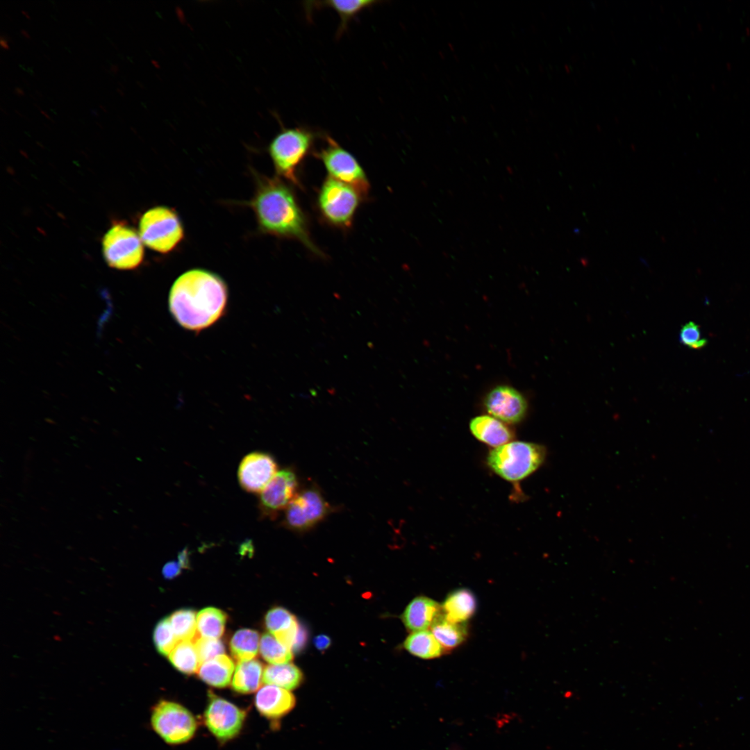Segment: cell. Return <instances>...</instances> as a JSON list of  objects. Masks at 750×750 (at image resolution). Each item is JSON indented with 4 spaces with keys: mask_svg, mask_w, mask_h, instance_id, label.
<instances>
[{
    "mask_svg": "<svg viewBox=\"0 0 750 750\" xmlns=\"http://www.w3.org/2000/svg\"><path fill=\"white\" fill-rule=\"evenodd\" d=\"M20 32L24 37L30 38V35L24 29H20Z\"/></svg>",
    "mask_w": 750,
    "mask_h": 750,
    "instance_id": "b9f144b4",
    "label": "cell"
},
{
    "mask_svg": "<svg viewBox=\"0 0 750 750\" xmlns=\"http://www.w3.org/2000/svg\"><path fill=\"white\" fill-rule=\"evenodd\" d=\"M33 105H34V106H35V107H37V108H38V109H40V106H38V104H36V103H33Z\"/></svg>",
    "mask_w": 750,
    "mask_h": 750,
    "instance_id": "11a10c76",
    "label": "cell"
},
{
    "mask_svg": "<svg viewBox=\"0 0 750 750\" xmlns=\"http://www.w3.org/2000/svg\"><path fill=\"white\" fill-rule=\"evenodd\" d=\"M139 235L143 244L149 249L167 253L183 240L184 228L174 210L166 206H156L141 217Z\"/></svg>",
    "mask_w": 750,
    "mask_h": 750,
    "instance_id": "5b68a950",
    "label": "cell"
},
{
    "mask_svg": "<svg viewBox=\"0 0 750 750\" xmlns=\"http://www.w3.org/2000/svg\"><path fill=\"white\" fill-rule=\"evenodd\" d=\"M246 716L243 709L209 692L203 719L206 726L218 740L227 742L235 738L243 727Z\"/></svg>",
    "mask_w": 750,
    "mask_h": 750,
    "instance_id": "30bf717a",
    "label": "cell"
},
{
    "mask_svg": "<svg viewBox=\"0 0 750 750\" xmlns=\"http://www.w3.org/2000/svg\"><path fill=\"white\" fill-rule=\"evenodd\" d=\"M303 679L301 670L292 663L269 665L264 668L262 681L288 690L299 686Z\"/></svg>",
    "mask_w": 750,
    "mask_h": 750,
    "instance_id": "cb8c5ba5",
    "label": "cell"
},
{
    "mask_svg": "<svg viewBox=\"0 0 750 750\" xmlns=\"http://www.w3.org/2000/svg\"><path fill=\"white\" fill-rule=\"evenodd\" d=\"M512 714L513 713L499 714L495 718L497 727L501 728L505 724L508 723L510 719L512 720L515 716V715H512Z\"/></svg>",
    "mask_w": 750,
    "mask_h": 750,
    "instance_id": "d590c367",
    "label": "cell"
},
{
    "mask_svg": "<svg viewBox=\"0 0 750 750\" xmlns=\"http://www.w3.org/2000/svg\"><path fill=\"white\" fill-rule=\"evenodd\" d=\"M298 481L290 469H282L261 492L259 509L262 517L273 518L286 509L297 494Z\"/></svg>",
    "mask_w": 750,
    "mask_h": 750,
    "instance_id": "4fadbf2b",
    "label": "cell"
},
{
    "mask_svg": "<svg viewBox=\"0 0 750 750\" xmlns=\"http://www.w3.org/2000/svg\"><path fill=\"white\" fill-rule=\"evenodd\" d=\"M118 84H119V85H120V86H121V87H122V88L123 89H124V86L123 85V84H122V83H120V82H118Z\"/></svg>",
    "mask_w": 750,
    "mask_h": 750,
    "instance_id": "816d5d0a",
    "label": "cell"
},
{
    "mask_svg": "<svg viewBox=\"0 0 750 750\" xmlns=\"http://www.w3.org/2000/svg\"><path fill=\"white\" fill-rule=\"evenodd\" d=\"M228 288L217 274L192 269L180 275L170 289L168 304L175 321L183 328L201 331L215 324L226 311Z\"/></svg>",
    "mask_w": 750,
    "mask_h": 750,
    "instance_id": "6da1fadb",
    "label": "cell"
},
{
    "mask_svg": "<svg viewBox=\"0 0 750 750\" xmlns=\"http://www.w3.org/2000/svg\"><path fill=\"white\" fill-rule=\"evenodd\" d=\"M194 642L201 664L225 653L224 644L219 639L197 636Z\"/></svg>",
    "mask_w": 750,
    "mask_h": 750,
    "instance_id": "1f68e13d",
    "label": "cell"
},
{
    "mask_svg": "<svg viewBox=\"0 0 750 750\" xmlns=\"http://www.w3.org/2000/svg\"><path fill=\"white\" fill-rule=\"evenodd\" d=\"M678 338L682 344L693 349H701L707 344V340L702 337L699 326L694 322H688L682 326Z\"/></svg>",
    "mask_w": 750,
    "mask_h": 750,
    "instance_id": "d6a6232c",
    "label": "cell"
},
{
    "mask_svg": "<svg viewBox=\"0 0 750 750\" xmlns=\"http://www.w3.org/2000/svg\"><path fill=\"white\" fill-rule=\"evenodd\" d=\"M545 457L544 446L515 441L495 447L489 453L487 461L489 467L501 478L518 481L536 471Z\"/></svg>",
    "mask_w": 750,
    "mask_h": 750,
    "instance_id": "277c9868",
    "label": "cell"
},
{
    "mask_svg": "<svg viewBox=\"0 0 750 750\" xmlns=\"http://www.w3.org/2000/svg\"><path fill=\"white\" fill-rule=\"evenodd\" d=\"M330 508L320 492L306 489L297 494L285 509V524L295 531H306L315 526L329 512Z\"/></svg>",
    "mask_w": 750,
    "mask_h": 750,
    "instance_id": "8fae6325",
    "label": "cell"
},
{
    "mask_svg": "<svg viewBox=\"0 0 750 750\" xmlns=\"http://www.w3.org/2000/svg\"><path fill=\"white\" fill-rule=\"evenodd\" d=\"M260 652L262 658L271 665L288 663L293 658L292 650L269 633L261 636Z\"/></svg>",
    "mask_w": 750,
    "mask_h": 750,
    "instance_id": "f546056e",
    "label": "cell"
},
{
    "mask_svg": "<svg viewBox=\"0 0 750 750\" xmlns=\"http://www.w3.org/2000/svg\"><path fill=\"white\" fill-rule=\"evenodd\" d=\"M96 124H97V125H98V126H99L100 128H103V126H102V125L101 124V123H99V122H97H97H96Z\"/></svg>",
    "mask_w": 750,
    "mask_h": 750,
    "instance_id": "c3c4849f",
    "label": "cell"
},
{
    "mask_svg": "<svg viewBox=\"0 0 750 750\" xmlns=\"http://www.w3.org/2000/svg\"><path fill=\"white\" fill-rule=\"evenodd\" d=\"M469 428L475 438L492 447L506 444L513 438L512 431L504 422L490 415L473 418Z\"/></svg>",
    "mask_w": 750,
    "mask_h": 750,
    "instance_id": "ac0fdd59",
    "label": "cell"
},
{
    "mask_svg": "<svg viewBox=\"0 0 750 750\" xmlns=\"http://www.w3.org/2000/svg\"><path fill=\"white\" fill-rule=\"evenodd\" d=\"M178 560L182 568L189 567V553L187 549H184L178 553Z\"/></svg>",
    "mask_w": 750,
    "mask_h": 750,
    "instance_id": "8d00e7d4",
    "label": "cell"
},
{
    "mask_svg": "<svg viewBox=\"0 0 750 750\" xmlns=\"http://www.w3.org/2000/svg\"><path fill=\"white\" fill-rule=\"evenodd\" d=\"M99 106L105 112H107V110L101 104H99Z\"/></svg>",
    "mask_w": 750,
    "mask_h": 750,
    "instance_id": "bcb514c9",
    "label": "cell"
},
{
    "mask_svg": "<svg viewBox=\"0 0 750 750\" xmlns=\"http://www.w3.org/2000/svg\"><path fill=\"white\" fill-rule=\"evenodd\" d=\"M103 253L107 264L117 269H133L144 258L143 242L133 228L116 223L105 234Z\"/></svg>",
    "mask_w": 750,
    "mask_h": 750,
    "instance_id": "9c48e42d",
    "label": "cell"
},
{
    "mask_svg": "<svg viewBox=\"0 0 750 750\" xmlns=\"http://www.w3.org/2000/svg\"><path fill=\"white\" fill-rule=\"evenodd\" d=\"M151 724L155 732L169 744H180L194 735L197 722L185 707L170 701L161 700L153 708Z\"/></svg>",
    "mask_w": 750,
    "mask_h": 750,
    "instance_id": "ba28073f",
    "label": "cell"
},
{
    "mask_svg": "<svg viewBox=\"0 0 750 750\" xmlns=\"http://www.w3.org/2000/svg\"><path fill=\"white\" fill-rule=\"evenodd\" d=\"M483 405L490 415L509 424L521 422L528 410L524 395L507 385H497L490 390L484 397Z\"/></svg>",
    "mask_w": 750,
    "mask_h": 750,
    "instance_id": "7c38bea8",
    "label": "cell"
},
{
    "mask_svg": "<svg viewBox=\"0 0 750 750\" xmlns=\"http://www.w3.org/2000/svg\"><path fill=\"white\" fill-rule=\"evenodd\" d=\"M0 110H1V111H2V112H3V113H4V114H6V115H8V113L6 112V111H5V110H3V109L2 108H0Z\"/></svg>",
    "mask_w": 750,
    "mask_h": 750,
    "instance_id": "f907efd6",
    "label": "cell"
},
{
    "mask_svg": "<svg viewBox=\"0 0 750 750\" xmlns=\"http://www.w3.org/2000/svg\"><path fill=\"white\" fill-rule=\"evenodd\" d=\"M323 138L325 145L315 156L323 162L329 177L351 185L365 197L369 183L358 161L331 136L324 134Z\"/></svg>",
    "mask_w": 750,
    "mask_h": 750,
    "instance_id": "52a82bcc",
    "label": "cell"
},
{
    "mask_svg": "<svg viewBox=\"0 0 750 750\" xmlns=\"http://www.w3.org/2000/svg\"><path fill=\"white\" fill-rule=\"evenodd\" d=\"M181 568L178 562L170 561L164 565L162 574L166 579H172L181 574Z\"/></svg>",
    "mask_w": 750,
    "mask_h": 750,
    "instance_id": "836d02e7",
    "label": "cell"
},
{
    "mask_svg": "<svg viewBox=\"0 0 750 750\" xmlns=\"http://www.w3.org/2000/svg\"><path fill=\"white\" fill-rule=\"evenodd\" d=\"M376 0H326L317 1H308L305 3L307 12L317 8H330L334 10L340 19V23L336 33L337 38H340L348 27L349 22L356 18L363 10L372 8L378 3Z\"/></svg>",
    "mask_w": 750,
    "mask_h": 750,
    "instance_id": "d6986e66",
    "label": "cell"
},
{
    "mask_svg": "<svg viewBox=\"0 0 750 750\" xmlns=\"http://www.w3.org/2000/svg\"><path fill=\"white\" fill-rule=\"evenodd\" d=\"M22 12L24 13L27 18L30 19V17L28 16V15L24 10H22Z\"/></svg>",
    "mask_w": 750,
    "mask_h": 750,
    "instance_id": "7dc6e473",
    "label": "cell"
},
{
    "mask_svg": "<svg viewBox=\"0 0 750 750\" xmlns=\"http://www.w3.org/2000/svg\"><path fill=\"white\" fill-rule=\"evenodd\" d=\"M22 78L23 79V81H24V82H25V83H26V84H28V81H26V79H25L24 78Z\"/></svg>",
    "mask_w": 750,
    "mask_h": 750,
    "instance_id": "db71d44e",
    "label": "cell"
},
{
    "mask_svg": "<svg viewBox=\"0 0 750 750\" xmlns=\"http://www.w3.org/2000/svg\"><path fill=\"white\" fill-rule=\"evenodd\" d=\"M30 96H31V97L32 98H33V99H34L35 100H36V98H35V97H34L33 95H32V94H30Z\"/></svg>",
    "mask_w": 750,
    "mask_h": 750,
    "instance_id": "9f6ffc18",
    "label": "cell"
},
{
    "mask_svg": "<svg viewBox=\"0 0 750 750\" xmlns=\"http://www.w3.org/2000/svg\"><path fill=\"white\" fill-rule=\"evenodd\" d=\"M431 632L444 651L452 650L467 637L466 623H453L447 620L442 614L431 627Z\"/></svg>",
    "mask_w": 750,
    "mask_h": 750,
    "instance_id": "603a6c76",
    "label": "cell"
},
{
    "mask_svg": "<svg viewBox=\"0 0 750 750\" xmlns=\"http://www.w3.org/2000/svg\"><path fill=\"white\" fill-rule=\"evenodd\" d=\"M260 636L258 631L242 628L231 637L229 649L233 658L239 662L254 659L260 649Z\"/></svg>",
    "mask_w": 750,
    "mask_h": 750,
    "instance_id": "484cf974",
    "label": "cell"
},
{
    "mask_svg": "<svg viewBox=\"0 0 750 750\" xmlns=\"http://www.w3.org/2000/svg\"><path fill=\"white\" fill-rule=\"evenodd\" d=\"M110 68L111 71H112V72H113L114 74H116V73H117V71H118V69H119V68H118V66H117V65H115V64H111V65H110Z\"/></svg>",
    "mask_w": 750,
    "mask_h": 750,
    "instance_id": "ab89813d",
    "label": "cell"
},
{
    "mask_svg": "<svg viewBox=\"0 0 750 750\" xmlns=\"http://www.w3.org/2000/svg\"><path fill=\"white\" fill-rule=\"evenodd\" d=\"M362 196L349 185L328 176L317 197V206L323 219L340 228H349Z\"/></svg>",
    "mask_w": 750,
    "mask_h": 750,
    "instance_id": "8992f818",
    "label": "cell"
},
{
    "mask_svg": "<svg viewBox=\"0 0 750 750\" xmlns=\"http://www.w3.org/2000/svg\"><path fill=\"white\" fill-rule=\"evenodd\" d=\"M263 665L258 660L238 662L231 681L232 689L243 694L257 691L263 682Z\"/></svg>",
    "mask_w": 750,
    "mask_h": 750,
    "instance_id": "7402d4cb",
    "label": "cell"
},
{
    "mask_svg": "<svg viewBox=\"0 0 750 750\" xmlns=\"http://www.w3.org/2000/svg\"><path fill=\"white\" fill-rule=\"evenodd\" d=\"M314 644L318 650H325L331 644V639L328 636L320 634L314 639Z\"/></svg>",
    "mask_w": 750,
    "mask_h": 750,
    "instance_id": "e575fe53",
    "label": "cell"
},
{
    "mask_svg": "<svg viewBox=\"0 0 750 750\" xmlns=\"http://www.w3.org/2000/svg\"><path fill=\"white\" fill-rule=\"evenodd\" d=\"M442 614V606L437 601L419 596L408 604L401 619L407 629L415 632L431 628Z\"/></svg>",
    "mask_w": 750,
    "mask_h": 750,
    "instance_id": "e0dca14e",
    "label": "cell"
},
{
    "mask_svg": "<svg viewBox=\"0 0 750 750\" xmlns=\"http://www.w3.org/2000/svg\"><path fill=\"white\" fill-rule=\"evenodd\" d=\"M153 640L158 653L168 656L178 642L171 626L169 617L158 622L153 631Z\"/></svg>",
    "mask_w": 750,
    "mask_h": 750,
    "instance_id": "4dcf8cb0",
    "label": "cell"
},
{
    "mask_svg": "<svg viewBox=\"0 0 750 750\" xmlns=\"http://www.w3.org/2000/svg\"><path fill=\"white\" fill-rule=\"evenodd\" d=\"M254 702L261 715L274 719L285 716L293 709L295 698L290 690L273 685H265L258 690Z\"/></svg>",
    "mask_w": 750,
    "mask_h": 750,
    "instance_id": "2e32d148",
    "label": "cell"
},
{
    "mask_svg": "<svg viewBox=\"0 0 750 750\" xmlns=\"http://www.w3.org/2000/svg\"><path fill=\"white\" fill-rule=\"evenodd\" d=\"M274 458L263 452H253L241 461L238 479L241 487L251 493L261 492L278 473Z\"/></svg>",
    "mask_w": 750,
    "mask_h": 750,
    "instance_id": "5bb4252c",
    "label": "cell"
},
{
    "mask_svg": "<svg viewBox=\"0 0 750 750\" xmlns=\"http://www.w3.org/2000/svg\"><path fill=\"white\" fill-rule=\"evenodd\" d=\"M117 91L120 94L121 96H123V97L124 96V92L122 91V89L117 88Z\"/></svg>",
    "mask_w": 750,
    "mask_h": 750,
    "instance_id": "7bdbcfd3",
    "label": "cell"
},
{
    "mask_svg": "<svg viewBox=\"0 0 750 750\" xmlns=\"http://www.w3.org/2000/svg\"><path fill=\"white\" fill-rule=\"evenodd\" d=\"M256 192L249 205L262 233L301 242L316 255H323L312 242L306 216L292 190L279 177L256 175Z\"/></svg>",
    "mask_w": 750,
    "mask_h": 750,
    "instance_id": "7a4b0ae2",
    "label": "cell"
},
{
    "mask_svg": "<svg viewBox=\"0 0 750 750\" xmlns=\"http://www.w3.org/2000/svg\"><path fill=\"white\" fill-rule=\"evenodd\" d=\"M15 112H16L17 114H18L19 115H20V116H22V117H25V118H26V119L29 120L28 117H26V116H24V115L21 114V113H20V112H19L18 110H15Z\"/></svg>",
    "mask_w": 750,
    "mask_h": 750,
    "instance_id": "ee69618b",
    "label": "cell"
},
{
    "mask_svg": "<svg viewBox=\"0 0 750 750\" xmlns=\"http://www.w3.org/2000/svg\"><path fill=\"white\" fill-rule=\"evenodd\" d=\"M35 92H36V93L38 94V95H39L40 97H42V95L41 94V93H40V92H38V90H36V91H35Z\"/></svg>",
    "mask_w": 750,
    "mask_h": 750,
    "instance_id": "f5cc1de1",
    "label": "cell"
},
{
    "mask_svg": "<svg viewBox=\"0 0 750 750\" xmlns=\"http://www.w3.org/2000/svg\"><path fill=\"white\" fill-rule=\"evenodd\" d=\"M265 625L267 631L281 644L292 651H298L306 640L305 631L293 614L285 608L276 606L265 615Z\"/></svg>",
    "mask_w": 750,
    "mask_h": 750,
    "instance_id": "9a60e30c",
    "label": "cell"
},
{
    "mask_svg": "<svg viewBox=\"0 0 750 750\" xmlns=\"http://www.w3.org/2000/svg\"><path fill=\"white\" fill-rule=\"evenodd\" d=\"M226 614L214 607L201 610L197 616V635L219 639L225 631Z\"/></svg>",
    "mask_w": 750,
    "mask_h": 750,
    "instance_id": "4316f807",
    "label": "cell"
},
{
    "mask_svg": "<svg viewBox=\"0 0 750 750\" xmlns=\"http://www.w3.org/2000/svg\"><path fill=\"white\" fill-rule=\"evenodd\" d=\"M280 124V131L270 141L268 153L278 176L299 186L298 169L319 133L306 126L288 128Z\"/></svg>",
    "mask_w": 750,
    "mask_h": 750,
    "instance_id": "3957f363",
    "label": "cell"
},
{
    "mask_svg": "<svg viewBox=\"0 0 750 750\" xmlns=\"http://www.w3.org/2000/svg\"><path fill=\"white\" fill-rule=\"evenodd\" d=\"M168 658L178 671L188 675L197 672L201 664L194 640L178 641Z\"/></svg>",
    "mask_w": 750,
    "mask_h": 750,
    "instance_id": "83f0119b",
    "label": "cell"
},
{
    "mask_svg": "<svg viewBox=\"0 0 750 750\" xmlns=\"http://www.w3.org/2000/svg\"><path fill=\"white\" fill-rule=\"evenodd\" d=\"M234 670L233 660L223 654L202 662L197 673L199 678L208 685L223 688L231 683Z\"/></svg>",
    "mask_w": 750,
    "mask_h": 750,
    "instance_id": "44dd1931",
    "label": "cell"
},
{
    "mask_svg": "<svg viewBox=\"0 0 750 750\" xmlns=\"http://www.w3.org/2000/svg\"><path fill=\"white\" fill-rule=\"evenodd\" d=\"M197 616L194 610L182 608L176 610L169 617L178 641L194 640L197 637Z\"/></svg>",
    "mask_w": 750,
    "mask_h": 750,
    "instance_id": "f1b7e54d",
    "label": "cell"
},
{
    "mask_svg": "<svg viewBox=\"0 0 750 750\" xmlns=\"http://www.w3.org/2000/svg\"><path fill=\"white\" fill-rule=\"evenodd\" d=\"M441 606L447 620L453 623H465L476 612L477 601L470 590L460 588L451 592Z\"/></svg>",
    "mask_w": 750,
    "mask_h": 750,
    "instance_id": "ffe728a7",
    "label": "cell"
},
{
    "mask_svg": "<svg viewBox=\"0 0 750 750\" xmlns=\"http://www.w3.org/2000/svg\"><path fill=\"white\" fill-rule=\"evenodd\" d=\"M14 91L18 96H22L24 94V91L18 87H15Z\"/></svg>",
    "mask_w": 750,
    "mask_h": 750,
    "instance_id": "f35d334b",
    "label": "cell"
},
{
    "mask_svg": "<svg viewBox=\"0 0 750 750\" xmlns=\"http://www.w3.org/2000/svg\"><path fill=\"white\" fill-rule=\"evenodd\" d=\"M403 647L413 656L423 659L436 658L444 652L432 632L428 630L412 632L406 638Z\"/></svg>",
    "mask_w": 750,
    "mask_h": 750,
    "instance_id": "d4e9b609",
    "label": "cell"
},
{
    "mask_svg": "<svg viewBox=\"0 0 750 750\" xmlns=\"http://www.w3.org/2000/svg\"><path fill=\"white\" fill-rule=\"evenodd\" d=\"M40 112H41V113H42V115H44V117H45L47 118V119H48L49 120H51V121L52 122H54V121H53V119H51V117H49V115H47V113H46V112H45L44 111H43V110H41V109H40Z\"/></svg>",
    "mask_w": 750,
    "mask_h": 750,
    "instance_id": "60d3db41",
    "label": "cell"
},
{
    "mask_svg": "<svg viewBox=\"0 0 750 750\" xmlns=\"http://www.w3.org/2000/svg\"><path fill=\"white\" fill-rule=\"evenodd\" d=\"M110 43H111V44H112V46H113V47H115V48L116 49H117V50H118V47H117V46H116V45H115V43H113V42H112V41H110Z\"/></svg>",
    "mask_w": 750,
    "mask_h": 750,
    "instance_id": "681fc988",
    "label": "cell"
},
{
    "mask_svg": "<svg viewBox=\"0 0 750 750\" xmlns=\"http://www.w3.org/2000/svg\"><path fill=\"white\" fill-rule=\"evenodd\" d=\"M90 112H91V113H92V115H96L97 117V116L99 115H98V113H97V112H96V110H95L91 109V110H90Z\"/></svg>",
    "mask_w": 750,
    "mask_h": 750,
    "instance_id": "f6af8a7d",
    "label": "cell"
},
{
    "mask_svg": "<svg viewBox=\"0 0 750 750\" xmlns=\"http://www.w3.org/2000/svg\"><path fill=\"white\" fill-rule=\"evenodd\" d=\"M0 44H1V47L5 49H8L9 48L8 45L7 44V41L3 38H2L1 36H0Z\"/></svg>",
    "mask_w": 750,
    "mask_h": 750,
    "instance_id": "74e56055",
    "label": "cell"
}]
</instances>
